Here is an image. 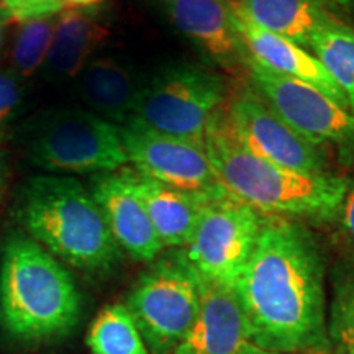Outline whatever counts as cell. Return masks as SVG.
Returning a JSON list of instances; mask_svg holds the SVG:
<instances>
[{"label": "cell", "instance_id": "8992f818", "mask_svg": "<svg viewBox=\"0 0 354 354\" xmlns=\"http://www.w3.org/2000/svg\"><path fill=\"white\" fill-rule=\"evenodd\" d=\"M225 102L223 77L201 66L176 64L140 87L131 117L154 130L203 145Z\"/></svg>", "mask_w": 354, "mask_h": 354}, {"label": "cell", "instance_id": "7402d4cb", "mask_svg": "<svg viewBox=\"0 0 354 354\" xmlns=\"http://www.w3.org/2000/svg\"><path fill=\"white\" fill-rule=\"evenodd\" d=\"M55 19L21 21L12 48V69L21 79L33 76L46 63L50 53Z\"/></svg>", "mask_w": 354, "mask_h": 354}, {"label": "cell", "instance_id": "f1b7e54d", "mask_svg": "<svg viewBox=\"0 0 354 354\" xmlns=\"http://www.w3.org/2000/svg\"><path fill=\"white\" fill-rule=\"evenodd\" d=\"M63 2L73 7H92V6H97V3H100L102 0H63Z\"/></svg>", "mask_w": 354, "mask_h": 354}, {"label": "cell", "instance_id": "30bf717a", "mask_svg": "<svg viewBox=\"0 0 354 354\" xmlns=\"http://www.w3.org/2000/svg\"><path fill=\"white\" fill-rule=\"evenodd\" d=\"M223 115L233 138L254 156L292 171L326 172L322 146L313 145L287 125L253 87L238 92Z\"/></svg>", "mask_w": 354, "mask_h": 354}, {"label": "cell", "instance_id": "5b68a950", "mask_svg": "<svg viewBox=\"0 0 354 354\" xmlns=\"http://www.w3.org/2000/svg\"><path fill=\"white\" fill-rule=\"evenodd\" d=\"M202 277L185 253L158 259L138 279L127 308L153 354H172L201 310Z\"/></svg>", "mask_w": 354, "mask_h": 354}, {"label": "cell", "instance_id": "52a82bcc", "mask_svg": "<svg viewBox=\"0 0 354 354\" xmlns=\"http://www.w3.org/2000/svg\"><path fill=\"white\" fill-rule=\"evenodd\" d=\"M28 156L44 171L73 174L95 176L130 165L118 127L81 109L50 115L30 140Z\"/></svg>", "mask_w": 354, "mask_h": 354}, {"label": "cell", "instance_id": "e0dca14e", "mask_svg": "<svg viewBox=\"0 0 354 354\" xmlns=\"http://www.w3.org/2000/svg\"><path fill=\"white\" fill-rule=\"evenodd\" d=\"M136 172V185L162 245L185 248L192 240L210 189L189 192Z\"/></svg>", "mask_w": 354, "mask_h": 354}, {"label": "cell", "instance_id": "2e32d148", "mask_svg": "<svg viewBox=\"0 0 354 354\" xmlns=\"http://www.w3.org/2000/svg\"><path fill=\"white\" fill-rule=\"evenodd\" d=\"M232 7L253 25L310 51L313 37L320 30L342 24L320 0H238L232 2Z\"/></svg>", "mask_w": 354, "mask_h": 354}, {"label": "cell", "instance_id": "836d02e7", "mask_svg": "<svg viewBox=\"0 0 354 354\" xmlns=\"http://www.w3.org/2000/svg\"><path fill=\"white\" fill-rule=\"evenodd\" d=\"M232 2H238V0H232Z\"/></svg>", "mask_w": 354, "mask_h": 354}, {"label": "cell", "instance_id": "d6986e66", "mask_svg": "<svg viewBox=\"0 0 354 354\" xmlns=\"http://www.w3.org/2000/svg\"><path fill=\"white\" fill-rule=\"evenodd\" d=\"M105 35L104 26L91 13L64 8L55 19L50 53L44 63L48 73L61 81L77 77Z\"/></svg>", "mask_w": 354, "mask_h": 354}, {"label": "cell", "instance_id": "484cf974", "mask_svg": "<svg viewBox=\"0 0 354 354\" xmlns=\"http://www.w3.org/2000/svg\"><path fill=\"white\" fill-rule=\"evenodd\" d=\"M339 220H342L343 230L346 233V236L351 240L354 245V185H349L346 196L342 203V209H339Z\"/></svg>", "mask_w": 354, "mask_h": 354}, {"label": "cell", "instance_id": "d6a6232c", "mask_svg": "<svg viewBox=\"0 0 354 354\" xmlns=\"http://www.w3.org/2000/svg\"><path fill=\"white\" fill-rule=\"evenodd\" d=\"M315 354H326V353H315Z\"/></svg>", "mask_w": 354, "mask_h": 354}, {"label": "cell", "instance_id": "7a4b0ae2", "mask_svg": "<svg viewBox=\"0 0 354 354\" xmlns=\"http://www.w3.org/2000/svg\"><path fill=\"white\" fill-rule=\"evenodd\" d=\"M223 110L210 125L203 145L216 183L228 196L264 216L333 218L339 214L348 180L328 172L286 169L254 156L233 138Z\"/></svg>", "mask_w": 354, "mask_h": 354}, {"label": "cell", "instance_id": "4fadbf2b", "mask_svg": "<svg viewBox=\"0 0 354 354\" xmlns=\"http://www.w3.org/2000/svg\"><path fill=\"white\" fill-rule=\"evenodd\" d=\"M256 348L236 290L202 279L198 315L172 354H251Z\"/></svg>", "mask_w": 354, "mask_h": 354}, {"label": "cell", "instance_id": "9c48e42d", "mask_svg": "<svg viewBox=\"0 0 354 354\" xmlns=\"http://www.w3.org/2000/svg\"><path fill=\"white\" fill-rule=\"evenodd\" d=\"M251 87L261 99L313 145H354V115L320 88L297 79L277 76L248 61Z\"/></svg>", "mask_w": 354, "mask_h": 354}, {"label": "cell", "instance_id": "83f0119b", "mask_svg": "<svg viewBox=\"0 0 354 354\" xmlns=\"http://www.w3.org/2000/svg\"><path fill=\"white\" fill-rule=\"evenodd\" d=\"M8 20H10V19H8L7 12L3 10L2 6H0V53H2L3 41H6V30H7V21Z\"/></svg>", "mask_w": 354, "mask_h": 354}, {"label": "cell", "instance_id": "ac0fdd59", "mask_svg": "<svg viewBox=\"0 0 354 354\" xmlns=\"http://www.w3.org/2000/svg\"><path fill=\"white\" fill-rule=\"evenodd\" d=\"M79 76V92L92 113L117 127L131 117L140 86L125 64L113 57H97Z\"/></svg>", "mask_w": 354, "mask_h": 354}, {"label": "cell", "instance_id": "5bb4252c", "mask_svg": "<svg viewBox=\"0 0 354 354\" xmlns=\"http://www.w3.org/2000/svg\"><path fill=\"white\" fill-rule=\"evenodd\" d=\"M171 24L225 69L248 64L230 0H161Z\"/></svg>", "mask_w": 354, "mask_h": 354}, {"label": "cell", "instance_id": "ffe728a7", "mask_svg": "<svg viewBox=\"0 0 354 354\" xmlns=\"http://www.w3.org/2000/svg\"><path fill=\"white\" fill-rule=\"evenodd\" d=\"M87 344L92 354H148L143 335L122 304L109 305L97 315Z\"/></svg>", "mask_w": 354, "mask_h": 354}, {"label": "cell", "instance_id": "d4e9b609", "mask_svg": "<svg viewBox=\"0 0 354 354\" xmlns=\"http://www.w3.org/2000/svg\"><path fill=\"white\" fill-rule=\"evenodd\" d=\"M24 88L21 77L13 69H0V130L12 120L17 113Z\"/></svg>", "mask_w": 354, "mask_h": 354}, {"label": "cell", "instance_id": "44dd1931", "mask_svg": "<svg viewBox=\"0 0 354 354\" xmlns=\"http://www.w3.org/2000/svg\"><path fill=\"white\" fill-rule=\"evenodd\" d=\"M312 53L342 88L354 115V30L343 21L326 26L313 37Z\"/></svg>", "mask_w": 354, "mask_h": 354}, {"label": "cell", "instance_id": "3957f363", "mask_svg": "<svg viewBox=\"0 0 354 354\" xmlns=\"http://www.w3.org/2000/svg\"><path fill=\"white\" fill-rule=\"evenodd\" d=\"M82 295L73 274L33 238H8L0 264V325L13 338L41 343L76 330Z\"/></svg>", "mask_w": 354, "mask_h": 354}, {"label": "cell", "instance_id": "f546056e", "mask_svg": "<svg viewBox=\"0 0 354 354\" xmlns=\"http://www.w3.org/2000/svg\"><path fill=\"white\" fill-rule=\"evenodd\" d=\"M251 354H294V353H274V351H266V349H261V348H256L253 353Z\"/></svg>", "mask_w": 354, "mask_h": 354}, {"label": "cell", "instance_id": "8fae6325", "mask_svg": "<svg viewBox=\"0 0 354 354\" xmlns=\"http://www.w3.org/2000/svg\"><path fill=\"white\" fill-rule=\"evenodd\" d=\"M118 130L128 162L140 174L189 192L218 184L205 145L154 130L135 117L127 118Z\"/></svg>", "mask_w": 354, "mask_h": 354}, {"label": "cell", "instance_id": "4316f807", "mask_svg": "<svg viewBox=\"0 0 354 354\" xmlns=\"http://www.w3.org/2000/svg\"><path fill=\"white\" fill-rule=\"evenodd\" d=\"M323 6H326L331 12L343 13V15L354 19V0H320Z\"/></svg>", "mask_w": 354, "mask_h": 354}, {"label": "cell", "instance_id": "1f68e13d", "mask_svg": "<svg viewBox=\"0 0 354 354\" xmlns=\"http://www.w3.org/2000/svg\"><path fill=\"white\" fill-rule=\"evenodd\" d=\"M342 354H354V351H342Z\"/></svg>", "mask_w": 354, "mask_h": 354}, {"label": "cell", "instance_id": "7c38bea8", "mask_svg": "<svg viewBox=\"0 0 354 354\" xmlns=\"http://www.w3.org/2000/svg\"><path fill=\"white\" fill-rule=\"evenodd\" d=\"M92 196L107 220L110 232L122 251L136 261H154L161 254L159 240L136 185L133 167L102 172L92 179Z\"/></svg>", "mask_w": 354, "mask_h": 354}, {"label": "cell", "instance_id": "9a60e30c", "mask_svg": "<svg viewBox=\"0 0 354 354\" xmlns=\"http://www.w3.org/2000/svg\"><path fill=\"white\" fill-rule=\"evenodd\" d=\"M232 10L234 26H236L243 46H245L248 61L261 66L269 73L277 74V76L307 82L328 94L338 104L349 109L342 88L338 87L331 74L313 53L305 50L297 43L290 41V39L269 33L253 25L233 7Z\"/></svg>", "mask_w": 354, "mask_h": 354}, {"label": "cell", "instance_id": "cb8c5ba5", "mask_svg": "<svg viewBox=\"0 0 354 354\" xmlns=\"http://www.w3.org/2000/svg\"><path fill=\"white\" fill-rule=\"evenodd\" d=\"M0 6L7 12L8 19L20 21V24L50 19L66 8L63 0H0Z\"/></svg>", "mask_w": 354, "mask_h": 354}, {"label": "cell", "instance_id": "4dcf8cb0", "mask_svg": "<svg viewBox=\"0 0 354 354\" xmlns=\"http://www.w3.org/2000/svg\"><path fill=\"white\" fill-rule=\"evenodd\" d=\"M2 189H3V166H2V161H0V196H2Z\"/></svg>", "mask_w": 354, "mask_h": 354}, {"label": "cell", "instance_id": "6da1fadb", "mask_svg": "<svg viewBox=\"0 0 354 354\" xmlns=\"http://www.w3.org/2000/svg\"><path fill=\"white\" fill-rule=\"evenodd\" d=\"M234 290L258 348L297 354L323 344L322 256L308 230L295 220L266 216Z\"/></svg>", "mask_w": 354, "mask_h": 354}, {"label": "cell", "instance_id": "277c9868", "mask_svg": "<svg viewBox=\"0 0 354 354\" xmlns=\"http://www.w3.org/2000/svg\"><path fill=\"white\" fill-rule=\"evenodd\" d=\"M19 218L35 241L87 272H110L122 250L92 192L68 176H37L19 202Z\"/></svg>", "mask_w": 354, "mask_h": 354}, {"label": "cell", "instance_id": "ba28073f", "mask_svg": "<svg viewBox=\"0 0 354 354\" xmlns=\"http://www.w3.org/2000/svg\"><path fill=\"white\" fill-rule=\"evenodd\" d=\"M263 220V215L216 184L185 246V256L202 279L234 289L258 243Z\"/></svg>", "mask_w": 354, "mask_h": 354}, {"label": "cell", "instance_id": "603a6c76", "mask_svg": "<svg viewBox=\"0 0 354 354\" xmlns=\"http://www.w3.org/2000/svg\"><path fill=\"white\" fill-rule=\"evenodd\" d=\"M330 335L339 351H354V272L336 284L331 302Z\"/></svg>", "mask_w": 354, "mask_h": 354}]
</instances>
